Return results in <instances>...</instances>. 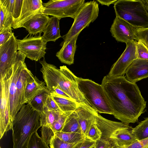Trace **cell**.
<instances>
[{
	"mask_svg": "<svg viewBox=\"0 0 148 148\" xmlns=\"http://www.w3.org/2000/svg\"><path fill=\"white\" fill-rule=\"evenodd\" d=\"M117 0H97V1L102 5H106L108 6L111 4H114Z\"/></svg>",
	"mask_w": 148,
	"mask_h": 148,
	"instance_id": "42",
	"label": "cell"
},
{
	"mask_svg": "<svg viewBox=\"0 0 148 148\" xmlns=\"http://www.w3.org/2000/svg\"><path fill=\"white\" fill-rule=\"evenodd\" d=\"M127 124L108 119L99 127L101 138L109 141L114 147H126L138 140L132 133V128Z\"/></svg>",
	"mask_w": 148,
	"mask_h": 148,
	"instance_id": "5",
	"label": "cell"
},
{
	"mask_svg": "<svg viewBox=\"0 0 148 148\" xmlns=\"http://www.w3.org/2000/svg\"><path fill=\"white\" fill-rule=\"evenodd\" d=\"M147 148H148V147H147Z\"/></svg>",
	"mask_w": 148,
	"mask_h": 148,
	"instance_id": "47",
	"label": "cell"
},
{
	"mask_svg": "<svg viewBox=\"0 0 148 148\" xmlns=\"http://www.w3.org/2000/svg\"><path fill=\"white\" fill-rule=\"evenodd\" d=\"M13 19L5 8L0 5V32L8 28H12Z\"/></svg>",
	"mask_w": 148,
	"mask_h": 148,
	"instance_id": "30",
	"label": "cell"
},
{
	"mask_svg": "<svg viewBox=\"0 0 148 148\" xmlns=\"http://www.w3.org/2000/svg\"><path fill=\"white\" fill-rule=\"evenodd\" d=\"M136 43L135 40L126 44L125 50L112 65L108 75L111 77L124 76L127 68L137 59Z\"/></svg>",
	"mask_w": 148,
	"mask_h": 148,
	"instance_id": "12",
	"label": "cell"
},
{
	"mask_svg": "<svg viewBox=\"0 0 148 148\" xmlns=\"http://www.w3.org/2000/svg\"><path fill=\"white\" fill-rule=\"evenodd\" d=\"M0 148H1V147H0Z\"/></svg>",
	"mask_w": 148,
	"mask_h": 148,
	"instance_id": "46",
	"label": "cell"
},
{
	"mask_svg": "<svg viewBox=\"0 0 148 148\" xmlns=\"http://www.w3.org/2000/svg\"><path fill=\"white\" fill-rule=\"evenodd\" d=\"M60 19L54 16L50 17L42 36L47 42H55L61 37L60 34L59 22Z\"/></svg>",
	"mask_w": 148,
	"mask_h": 148,
	"instance_id": "21",
	"label": "cell"
},
{
	"mask_svg": "<svg viewBox=\"0 0 148 148\" xmlns=\"http://www.w3.org/2000/svg\"><path fill=\"white\" fill-rule=\"evenodd\" d=\"M35 76L27 68L26 63L24 65L16 83L17 93L20 106L25 104V93L27 84L33 81Z\"/></svg>",
	"mask_w": 148,
	"mask_h": 148,
	"instance_id": "19",
	"label": "cell"
},
{
	"mask_svg": "<svg viewBox=\"0 0 148 148\" xmlns=\"http://www.w3.org/2000/svg\"><path fill=\"white\" fill-rule=\"evenodd\" d=\"M96 119L92 121L86 135V138L95 142L102 136V133L96 124Z\"/></svg>",
	"mask_w": 148,
	"mask_h": 148,
	"instance_id": "31",
	"label": "cell"
},
{
	"mask_svg": "<svg viewBox=\"0 0 148 148\" xmlns=\"http://www.w3.org/2000/svg\"><path fill=\"white\" fill-rule=\"evenodd\" d=\"M50 94V92L47 89L36 95L28 103L33 109L42 113L46 107L47 97Z\"/></svg>",
	"mask_w": 148,
	"mask_h": 148,
	"instance_id": "25",
	"label": "cell"
},
{
	"mask_svg": "<svg viewBox=\"0 0 148 148\" xmlns=\"http://www.w3.org/2000/svg\"><path fill=\"white\" fill-rule=\"evenodd\" d=\"M125 77L130 82H136L148 77V60L136 59L128 67Z\"/></svg>",
	"mask_w": 148,
	"mask_h": 148,
	"instance_id": "15",
	"label": "cell"
},
{
	"mask_svg": "<svg viewBox=\"0 0 148 148\" xmlns=\"http://www.w3.org/2000/svg\"><path fill=\"white\" fill-rule=\"evenodd\" d=\"M41 34L34 36L27 35L22 40L17 39V50L32 60L38 61L44 58L47 42Z\"/></svg>",
	"mask_w": 148,
	"mask_h": 148,
	"instance_id": "9",
	"label": "cell"
},
{
	"mask_svg": "<svg viewBox=\"0 0 148 148\" xmlns=\"http://www.w3.org/2000/svg\"><path fill=\"white\" fill-rule=\"evenodd\" d=\"M60 140L70 143H75L83 140L86 138L83 133L59 132L54 135Z\"/></svg>",
	"mask_w": 148,
	"mask_h": 148,
	"instance_id": "28",
	"label": "cell"
},
{
	"mask_svg": "<svg viewBox=\"0 0 148 148\" xmlns=\"http://www.w3.org/2000/svg\"><path fill=\"white\" fill-rule=\"evenodd\" d=\"M47 89L45 82L40 80L35 76L34 80L26 86L25 93V103H29L36 95Z\"/></svg>",
	"mask_w": 148,
	"mask_h": 148,
	"instance_id": "22",
	"label": "cell"
},
{
	"mask_svg": "<svg viewBox=\"0 0 148 148\" xmlns=\"http://www.w3.org/2000/svg\"><path fill=\"white\" fill-rule=\"evenodd\" d=\"M46 107L49 110L61 111L57 104L51 96L50 94L47 97Z\"/></svg>",
	"mask_w": 148,
	"mask_h": 148,
	"instance_id": "37",
	"label": "cell"
},
{
	"mask_svg": "<svg viewBox=\"0 0 148 148\" xmlns=\"http://www.w3.org/2000/svg\"><path fill=\"white\" fill-rule=\"evenodd\" d=\"M148 147V138L138 140L125 148H147Z\"/></svg>",
	"mask_w": 148,
	"mask_h": 148,
	"instance_id": "38",
	"label": "cell"
},
{
	"mask_svg": "<svg viewBox=\"0 0 148 148\" xmlns=\"http://www.w3.org/2000/svg\"><path fill=\"white\" fill-rule=\"evenodd\" d=\"M137 59L148 60V49L141 41H136Z\"/></svg>",
	"mask_w": 148,
	"mask_h": 148,
	"instance_id": "34",
	"label": "cell"
},
{
	"mask_svg": "<svg viewBox=\"0 0 148 148\" xmlns=\"http://www.w3.org/2000/svg\"><path fill=\"white\" fill-rule=\"evenodd\" d=\"M13 34L12 28L7 29L0 32V46L7 41Z\"/></svg>",
	"mask_w": 148,
	"mask_h": 148,
	"instance_id": "36",
	"label": "cell"
},
{
	"mask_svg": "<svg viewBox=\"0 0 148 148\" xmlns=\"http://www.w3.org/2000/svg\"><path fill=\"white\" fill-rule=\"evenodd\" d=\"M53 99L63 112L75 111L79 104L71 99H69L50 93Z\"/></svg>",
	"mask_w": 148,
	"mask_h": 148,
	"instance_id": "24",
	"label": "cell"
},
{
	"mask_svg": "<svg viewBox=\"0 0 148 148\" xmlns=\"http://www.w3.org/2000/svg\"><path fill=\"white\" fill-rule=\"evenodd\" d=\"M78 143H69L54 135L51 139L49 145L50 148H74Z\"/></svg>",
	"mask_w": 148,
	"mask_h": 148,
	"instance_id": "33",
	"label": "cell"
},
{
	"mask_svg": "<svg viewBox=\"0 0 148 148\" xmlns=\"http://www.w3.org/2000/svg\"><path fill=\"white\" fill-rule=\"evenodd\" d=\"M25 56L20 51L17 52L16 62L12 67L9 87V106L10 116L13 122L20 109L17 93L16 83L24 64Z\"/></svg>",
	"mask_w": 148,
	"mask_h": 148,
	"instance_id": "10",
	"label": "cell"
},
{
	"mask_svg": "<svg viewBox=\"0 0 148 148\" xmlns=\"http://www.w3.org/2000/svg\"><path fill=\"white\" fill-rule=\"evenodd\" d=\"M28 148H50L38 135L37 131L32 136Z\"/></svg>",
	"mask_w": 148,
	"mask_h": 148,
	"instance_id": "32",
	"label": "cell"
},
{
	"mask_svg": "<svg viewBox=\"0 0 148 148\" xmlns=\"http://www.w3.org/2000/svg\"><path fill=\"white\" fill-rule=\"evenodd\" d=\"M138 28L121 18L116 17L110 31L112 36L116 41L125 43L126 44L135 40V36Z\"/></svg>",
	"mask_w": 148,
	"mask_h": 148,
	"instance_id": "13",
	"label": "cell"
},
{
	"mask_svg": "<svg viewBox=\"0 0 148 148\" xmlns=\"http://www.w3.org/2000/svg\"><path fill=\"white\" fill-rule=\"evenodd\" d=\"M114 148H125V147H116Z\"/></svg>",
	"mask_w": 148,
	"mask_h": 148,
	"instance_id": "44",
	"label": "cell"
},
{
	"mask_svg": "<svg viewBox=\"0 0 148 148\" xmlns=\"http://www.w3.org/2000/svg\"><path fill=\"white\" fill-rule=\"evenodd\" d=\"M95 142L86 138L79 143L74 148H91L94 146Z\"/></svg>",
	"mask_w": 148,
	"mask_h": 148,
	"instance_id": "40",
	"label": "cell"
},
{
	"mask_svg": "<svg viewBox=\"0 0 148 148\" xmlns=\"http://www.w3.org/2000/svg\"><path fill=\"white\" fill-rule=\"evenodd\" d=\"M75 112L82 132L86 136L92 121L96 119L98 113L81 104L78 105Z\"/></svg>",
	"mask_w": 148,
	"mask_h": 148,
	"instance_id": "18",
	"label": "cell"
},
{
	"mask_svg": "<svg viewBox=\"0 0 148 148\" xmlns=\"http://www.w3.org/2000/svg\"><path fill=\"white\" fill-rule=\"evenodd\" d=\"M91 148H95V147H94V146H93V147H91Z\"/></svg>",
	"mask_w": 148,
	"mask_h": 148,
	"instance_id": "45",
	"label": "cell"
},
{
	"mask_svg": "<svg viewBox=\"0 0 148 148\" xmlns=\"http://www.w3.org/2000/svg\"><path fill=\"white\" fill-rule=\"evenodd\" d=\"M40 115L29 103L22 106L13 122V148H28L32 136L41 127Z\"/></svg>",
	"mask_w": 148,
	"mask_h": 148,
	"instance_id": "3",
	"label": "cell"
},
{
	"mask_svg": "<svg viewBox=\"0 0 148 148\" xmlns=\"http://www.w3.org/2000/svg\"><path fill=\"white\" fill-rule=\"evenodd\" d=\"M99 12V5L95 0L85 2L79 11L68 32L62 36L63 41L60 45H66L73 38L79 36L81 32L88 27L98 17Z\"/></svg>",
	"mask_w": 148,
	"mask_h": 148,
	"instance_id": "7",
	"label": "cell"
},
{
	"mask_svg": "<svg viewBox=\"0 0 148 148\" xmlns=\"http://www.w3.org/2000/svg\"><path fill=\"white\" fill-rule=\"evenodd\" d=\"M79 89L93 109L99 113L113 114V111L101 84L78 77Z\"/></svg>",
	"mask_w": 148,
	"mask_h": 148,
	"instance_id": "6",
	"label": "cell"
},
{
	"mask_svg": "<svg viewBox=\"0 0 148 148\" xmlns=\"http://www.w3.org/2000/svg\"><path fill=\"white\" fill-rule=\"evenodd\" d=\"M48 110L46 107L44 112L40 113V121L42 126L50 127L56 121L62 113Z\"/></svg>",
	"mask_w": 148,
	"mask_h": 148,
	"instance_id": "26",
	"label": "cell"
},
{
	"mask_svg": "<svg viewBox=\"0 0 148 148\" xmlns=\"http://www.w3.org/2000/svg\"><path fill=\"white\" fill-rule=\"evenodd\" d=\"M135 37L136 40L141 41L148 49V28H138Z\"/></svg>",
	"mask_w": 148,
	"mask_h": 148,
	"instance_id": "35",
	"label": "cell"
},
{
	"mask_svg": "<svg viewBox=\"0 0 148 148\" xmlns=\"http://www.w3.org/2000/svg\"><path fill=\"white\" fill-rule=\"evenodd\" d=\"M39 62L42 66L40 71L49 91L58 86L78 104L83 105L95 111L79 90L78 77L66 66H61L59 69L54 65L47 63L44 58Z\"/></svg>",
	"mask_w": 148,
	"mask_h": 148,
	"instance_id": "2",
	"label": "cell"
},
{
	"mask_svg": "<svg viewBox=\"0 0 148 148\" xmlns=\"http://www.w3.org/2000/svg\"><path fill=\"white\" fill-rule=\"evenodd\" d=\"M132 133L138 140L148 138V117L132 128Z\"/></svg>",
	"mask_w": 148,
	"mask_h": 148,
	"instance_id": "29",
	"label": "cell"
},
{
	"mask_svg": "<svg viewBox=\"0 0 148 148\" xmlns=\"http://www.w3.org/2000/svg\"><path fill=\"white\" fill-rule=\"evenodd\" d=\"M116 17L139 28H148V13L141 1L119 0L114 4Z\"/></svg>",
	"mask_w": 148,
	"mask_h": 148,
	"instance_id": "4",
	"label": "cell"
},
{
	"mask_svg": "<svg viewBox=\"0 0 148 148\" xmlns=\"http://www.w3.org/2000/svg\"><path fill=\"white\" fill-rule=\"evenodd\" d=\"M17 39L13 34L0 46V80L11 71L16 62L18 52Z\"/></svg>",
	"mask_w": 148,
	"mask_h": 148,
	"instance_id": "11",
	"label": "cell"
},
{
	"mask_svg": "<svg viewBox=\"0 0 148 148\" xmlns=\"http://www.w3.org/2000/svg\"><path fill=\"white\" fill-rule=\"evenodd\" d=\"M49 91L50 93L54 95L66 98L71 99L69 95L58 86L53 88Z\"/></svg>",
	"mask_w": 148,
	"mask_h": 148,
	"instance_id": "41",
	"label": "cell"
},
{
	"mask_svg": "<svg viewBox=\"0 0 148 148\" xmlns=\"http://www.w3.org/2000/svg\"><path fill=\"white\" fill-rule=\"evenodd\" d=\"M61 132L83 133L75 111L67 117Z\"/></svg>",
	"mask_w": 148,
	"mask_h": 148,
	"instance_id": "27",
	"label": "cell"
},
{
	"mask_svg": "<svg viewBox=\"0 0 148 148\" xmlns=\"http://www.w3.org/2000/svg\"><path fill=\"white\" fill-rule=\"evenodd\" d=\"M12 72L0 80V128L3 126L5 117L10 115L9 106V87Z\"/></svg>",
	"mask_w": 148,
	"mask_h": 148,
	"instance_id": "16",
	"label": "cell"
},
{
	"mask_svg": "<svg viewBox=\"0 0 148 148\" xmlns=\"http://www.w3.org/2000/svg\"><path fill=\"white\" fill-rule=\"evenodd\" d=\"M43 8V3L41 0H23L20 16L12 28H21L30 17L42 12Z\"/></svg>",
	"mask_w": 148,
	"mask_h": 148,
	"instance_id": "14",
	"label": "cell"
},
{
	"mask_svg": "<svg viewBox=\"0 0 148 148\" xmlns=\"http://www.w3.org/2000/svg\"><path fill=\"white\" fill-rule=\"evenodd\" d=\"M145 9L148 13V0L141 1Z\"/></svg>",
	"mask_w": 148,
	"mask_h": 148,
	"instance_id": "43",
	"label": "cell"
},
{
	"mask_svg": "<svg viewBox=\"0 0 148 148\" xmlns=\"http://www.w3.org/2000/svg\"><path fill=\"white\" fill-rule=\"evenodd\" d=\"M50 17L42 12L38 13L30 17L21 26L25 28L30 35H36L43 32Z\"/></svg>",
	"mask_w": 148,
	"mask_h": 148,
	"instance_id": "17",
	"label": "cell"
},
{
	"mask_svg": "<svg viewBox=\"0 0 148 148\" xmlns=\"http://www.w3.org/2000/svg\"><path fill=\"white\" fill-rule=\"evenodd\" d=\"M23 0H0V5L3 7L12 16L13 19L12 27L19 18Z\"/></svg>",
	"mask_w": 148,
	"mask_h": 148,
	"instance_id": "23",
	"label": "cell"
},
{
	"mask_svg": "<svg viewBox=\"0 0 148 148\" xmlns=\"http://www.w3.org/2000/svg\"><path fill=\"white\" fill-rule=\"evenodd\" d=\"M85 3L84 0H50L43 3L42 12L60 19L67 17L74 19Z\"/></svg>",
	"mask_w": 148,
	"mask_h": 148,
	"instance_id": "8",
	"label": "cell"
},
{
	"mask_svg": "<svg viewBox=\"0 0 148 148\" xmlns=\"http://www.w3.org/2000/svg\"><path fill=\"white\" fill-rule=\"evenodd\" d=\"M101 85L114 117L128 124L137 122L144 112L146 102L136 84L130 82L124 76L107 75Z\"/></svg>",
	"mask_w": 148,
	"mask_h": 148,
	"instance_id": "1",
	"label": "cell"
},
{
	"mask_svg": "<svg viewBox=\"0 0 148 148\" xmlns=\"http://www.w3.org/2000/svg\"><path fill=\"white\" fill-rule=\"evenodd\" d=\"M78 36H77L73 38L66 45L62 46L56 53V56L62 63L69 65L74 63Z\"/></svg>",
	"mask_w": 148,
	"mask_h": 148,
	"instance_id": "20",
	"label": "cell"
},
{
	"mask_svg": "<svg viewBox=\"0 0 148 148\" xmlns=\"http://www.w3.org/2000/svg\"><path fill=\"white\" fill-rule=\"evenodd\" d=\"M95 148H114L108 141L101 138L95 142Z\"/></svg>",
	"mask_w": 148,
	"mask_h": 148,
	"instance_id": "39",
	"label": "cell"
}]
</instances>
